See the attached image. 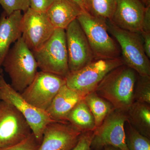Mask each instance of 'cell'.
I'll list each match as a JSON object with an SVG mask.
<instances>
[{"instance_id": "obj_1", "label": "cell", "mask_w": 150, "mask_h": 150, "mask_svg": "<svg viewBox=\"0 0 150 150\" xmlns=\"http://www.w3.org/2000/svg\"><path fill=\"white\" fill-rule=\"evenodd\" d=\"M137 74L126 65H121L104 77L95 92L110 102L115 109L126 112L134 102Z\"/></svg>"}, {"instance_id": "obj_2", "label": "cell", "mask_w": 150, "mask_h": 150, "mask_svg": "<svg viewBox=\"0 0 150 150\" xmlns=\"http://www.w3.org/2000/svg\"><path fill=\"white\" fill-rule=\"evenodd\" d=\"M2 68L8 75L11 86L20 93L33 80L38 72L37 62L21 37L9 50L3 61Z\"/></svg>"}, {"instance_id": "obj_3", "label": "cell", "mask_w": 150, "mask_h": 150, "mask_svg": "<svg viewBox=\"0 0 150 150\" xmlns=\"http://www.w3.org/2000/svg\"><path fill=\"white\" fill-rule=\"evenodd\" d=\"M76 19L87 38L94 60L120 57L118 46L108 34L107 20L93 16L85 11Z\"/></svg>"}, {"instance_id": "obj_4", "label": "cell", "mask_w": 150, "mask_h": 150, "mask_svg": "<svg viewBox=\"0 0 150 150\" xmlns=\"http://www.w3.org/2000/svg\"><path fill=\"white\" fill-rule=\"evenodd\" d=\"M106 23L108 32L120 46L124 64L140 76H150V60L145 54L140 33L121 29L108 20Z\"/></svg>"}, {"instance_id": "obj_5", "label": "cell", "mask_w": 150, "mask_h": 150, "mask_svg": "<svg viewBox=\"0 0 150 150\" xmlns=\"http://www.w3.org/2000/svg\"><path fill=\"white\" fill-rule=\"evenodd\" d=\"M33 53L40 71L64 78L69 74L65 30L56 28L46 43Z\"/></svg>"}, {"instance_id": "obj_6", "label": "cell", "mask_w": 150, "mask_h": 150, "mask_svg": "<svg viewBox=\"0 0 150 150\" xmlns=\"http://www.w3.org/2000/svg\"><path fill=\"white\" fill-rule=\"evenodd\" d=\"M123 64L121 57L93 60L80 69L70 72L66 77V85L84 98L96 91L100 83L109 72Z\"/></svg>"}, {"instance_id": "obj_7", "label": "cell", "mask_w": 150, "mask_h": 150, "mask_svg": "<svg viewBox=\"0 0 150 150\" xmlns=\"http://www.w3.org/2000/svg\"><path fill=\"white\" fill-rule=\"evenodd\" d=\"M0 100L13 105L21 112L40 143L46 126L55 121L51 119L46 111L38 109L28 103L21 93L6 82L3 74L0 75Z\"/></svg>"}, {"instance_id": "obj_8", "label": "cell", "mask_w": 150, "mask_h": 150, "mask_svg": "<svg viewBox=\"0 0 150 150\" xmlns=\"http://www.w3.org/2000/svg\"><path fill=\"white\" fill-rule=\"evenodd\" d=\"M127 121L126 112L112 110L93 131L91 148L98 150L111 146L120 150H129L125 130Z\"/></svg>"}, {"instance_id": "obj_9", "label": "cell", "mask_w": 150, "mask_h": 150, "mask_svg": "<svg viewBox=\"0 0 150 150\" xmlns=\"http://www.w3.org/2000/svg\"><path fill=\"white\" fill-rule=\"evenodd\" d=\"M66 83V78L40 71L21 93L29 104L46 111L59 90Z\"/></svg>"}, {"instance_id": "obj_10", "label": "cell", "mask_w": 150, "mask_h": 150, "mask_svg": "<svg viewBox=\"0 0 150 150\" xmlns=\"http://www.w3.org/2000/svg\"><path fill=\"white\" fill-rule=\"evenodd\" d=\"M32 133L21 112L13 105L0 100V149L16 144Z\"/></svg>"}, {"instance_id": "obj_11", "label": "cell", "mask_w": 150, "mask_h": 150, "mask_svg": "<svg viewBox=\"0 0 150 150\" xmlns=\"http://www.w3.org/2000/svg\"><path fill=\"white\" fill-rule=\"evenodd\" d=\"M21 28L22 38L32 52L41 48L56 29L46 12L35 10L30 8L23 14Z\"/></svg>"}, {"instance_id": "obj_12", "label": "cell", "mask_w": 150, "mask_h": 150, "mask_svg": "<svg viewBox=\"0 0 150 150\" xmlns=\"http://www.w3.org/2000/svg\"><path fill=\"white\" fill-rule=\"evenodd\" d=\"M70 72L78 71L94 60L83 30L77 19L65 30Z\"/></svg>"}, {"instance_id": "obj_13", "label": "cell", "mask_w": 150, "mask_h": 150, "mask_svg": "<svg viewBox=\"0 0 150 150\" xmlns=\"http://www.w3.org/2000/svg\"><path fill=\"white\" fill-rule=\"evenodd\" d=\"M82 133L68 121L51 122L44 129L38 150H71Z\"/></svg>"}, {"instance_id": "obj_14", "label": "cell", "mask_w": 150, "mask_h": 150, "mask_svg": "<svg viewBox=\"0 0 150 150\" xmlns=\"http://www.w3.org/2000/svg\"><path fill=\"white\" fill-rule=\"evenodd\" d=\"M145 8L140 0H117L110 21L121 29L139 33Z\"/></svg>"}, {"instance_id": "obj_15", "label": "cell", "mask_w": 150, "mask_h": 150, "mask_svg": "<svg viewBox=\"0 0 150 150\" xmlns=\"http://www.w3.org/2000/svg\"><path fill=\"white\" fill-rule=\"evenodd\" d=\"M21 11L7 15L3 11L0 16V75L3 74L2 64L11 45L22 36Z\"/></svg>"}, {"instance_id": "obj_16", "label": "cell", "mask_w": 150, "mask_h": 150, "mask_svg": "<svg viewBox=\"0 0 150 150\" xmlns=\"http://www.w3.org/2000/svg\"><path fill=\"white\" fill-rule=\"evenodd\" d=\"M83 98L65 84L59 90L46 111L54 121L67 122L71 110Z\"/></svg>"}, {"instance_id": "obj_17", "label": "cell", "mask_w": 150, "mask_h": 150, "mask_svg": "<svg viewBox=\"0 0 150 150\" xmlns=\"http://www.w3.org/2000/svg\"><path fill=\"white\" fill-rule=\"evenodd\" d=\"M83 11L71 0H54L46 12L55 28L66 30Z\"/></svg>"}, {"instance_id": "obj_18", "label": "cell", "mask_w": 150, "mask_h": 150, "mask_svg": "<svg viewBox=\"0 0 150 150\" xmlns=\"http://www.w3.org/2000/svg\"><path fill=\"white\" fill-rule=\"evenodd\" d=\"M127 121L139 133L150 138V104L134 101L126 112Z\"/></svg>"}, {"instance_id": "obj_19", "label": "cell", "mask_w": 150, "mask_h": 150, "mask_svg": "<svg viewBox=\"0 0 150 150\" xmlns=\"http://www.w3.org/2000/svg\"><path fill=\"white\" fill-rule=\"evenodd\" d=\"M67 121L82 132L96 129L94 118L84 98L78 103L67 116Z\"/></svg>"}, {"instance_id": "obj_20", "label": "cell", "mask_w": 150, "mask_h": 150, "mask_svg": "<svg viewBox=\"0 0 150 150\" xmlns=\"http://www.w3.org/2000/svg\"><path fill=\"white\" fill-rule=\"evenodd\" d=\"M84 100L93 115L96 128L100 126L108 115L115 109L110 102L100 96L95 91L86 95Z\"/></svg>"}, {"instance_id": "obj_21", "label": "cell", "mask_w": 150, "mask_h": 150, "mask_svg": "<svg viewBox=\"0 0 150 150\" xmlns=\"http://www.w3.org/2000/svg\"><path fill=\"white\" fill-rule=\"evenodd\" d=\"M117 0H84V10L93 16L111 20Z\"/></svg>"}, {"instance_id": "obj_22", "label": "cell", "mask_w": 150, "mask_h": 150, "mask_svg": "<svg viewBox=\"0 0 150 150\" xmlns=\"http://www.w3.org/2000/svg\"><path fill=\"white\" fill-rule=\"evenodd\" d=\"M125 130L129 150H150V139L139 133L127 121Z\"/></svg>"}, {"instance_id": "obj_23", "label": "cell", "mask_w": 150, "mask_h": 150, "mask_svg": "<svg viewBox=\"0 0 150 150\" xmlns=\"http://www.w3.org/2000/svg\"><path fill=\"white\" fill-rule=\"evenodd\" d=\"M134 101L150 104V76L138 75L134 93Z\"/></svg>"}, {"instance_id": "obj_24", "label": "cell", "mask_w": 150, "mask_h": 150, "mask_svg": "<svg viewBox=\"0 0 150 150\" xmlns=\"http://www.w3.org/2000/svg\"><path fill=\"white\" fill-rule=\"evenodd\" d=\"M0 5L7 15L16 11H26L30 7V0H0Z\"/></svg>"}, {"instance_id": "obj_25", "label": "cell", "mask_w": 150, "mask_h": 150, "mask_svg": "<svg viewBox=\"0 0 150 150\" xmlns=\"http://www.w3.org/2000/svg\"><path fill=\"white\" fill-rule=\"evenodd\" d=\"M40 143L32 133L27 138L16 144L0 150H38Z\"/></svg>"}, {"instance_id": "obj_26", "label": "cell", "mask_w": 150, "mask_h": 150, "mask_svg": "<svg viewBox=\"0 0 150 150\" xmlns=\"http://www.w3.org/2000/svg\"><path fill=\"white\" fill-rule=\"evenodd\" d=\"M93 131L83 132L76 146L71 150H91Z\"/></svg>"}, {"instance_id": "obj_27", "label": "cell", "mask_w": 150, "mask_h": 150, "mask_svg": "<svg viewBox=\"0 0 150 150\" xmlns=\"http://www.w3.org/2000/svg\"><path fill=\"white\" fill-rule=\"evenodd\" d=\"M54 0H30V8L40 11L46 12Z\"/></svg>"}, {"instance_id": "obj_28", "label": "cell", "mask_w": 150, "mask_h": 150, "mask_svg": "<svg viewBox=\"0 0 150 150\" xmlns=\"http://www.w3.org/2000/svg\"><path fill=\"white\" fill-rule=\"evenodd\" d=\"M146 6L142 21V31L150 33V3Z\"/></svg>"}, {"instance_id": "obj_29", "label": "cell", "mask_w": 150, "mask_h": 150, "mask_svg": "<svg viewBox=\"0 0 150 150\" xmlns=\"http://www.w3.org/2000/svg\"><path fill=\"white\" fill-rule=\"evenodd\" d=\"M143 40V47L145 54L150 58V33L141 31L140 33Z\"/></svg>"}, {"instance_id": "obj_30", "label": "cell", "mask_w": 150, "mask_h": 150, "mask_svg": "<svg viewBox=\"0 0 150 150\" xmlns=\"http://www.w3.org/2000/svg\"><path fill=\"white\" fill-rule=\"evenodd\" d=\"M71 1L78 4L81 8L84 11V0H71Z\"/></svg>"}, {"instance_id": "obj_31", "label": "cell", "mask_w": 150, "mask_h": 150, "mask_svg": "<svg viewBox=\"0 0 150 150\" xmlns=\"http://www.w3.org/2000/svg\"><path fill=\"white\" fill-rule=\"evenodd\" d=\"M103 150H120L118 148L114 147L111 146H106L103 148Z\"/></svg>"}, {"instance_id": "obj_32", "label": "cell", "mask_w": 150, "mask_h": 150, "mask_svg": "<svg viewBox=\"0 0 150 150\" xmlns=\"http://www.w3.org/2000/svg\"><path fill=\"white\" fill-rule=\"evenodd\" d=\"M145 6L147 5L148 4H150V0H140Z\"/></svg>"}]
</instances>
